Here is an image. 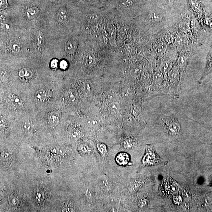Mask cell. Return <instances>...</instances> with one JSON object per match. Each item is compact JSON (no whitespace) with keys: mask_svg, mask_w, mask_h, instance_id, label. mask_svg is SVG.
I'll list each match as a JSON object with an SVG mask.
<instances>
[{"mask_svg":"<svg viewBox=\"0 0 212 212\" xmlns=\"http://www.w3.org/2000/svg\"><path fill=\"white\" fill-rule=\"evenodd\" d=\"M168 162L164 161L158 155L154 147L151 144L146 145L145 152L141 161L142 167L156 166L159 165H167Z\"/></svg>","mask_w":212,"mask_h":212,"instance_id":"cell-1","label":"cell"},{"mask_svg":"<svg viewBox=\"0 0 212 212\" xmlns=\"http://www.w3.org/2000/svg\"><path fill=\"white\" fill-rule=\"evenodd\" d=\"M167 79L169 85V93L172 96L178 97L181 88V76L177 65H174L168 73Z\"/></svg>","mask_w":212,"mask_h":212,"instance_id":"cell-2","label":"cell"},{"mask_svg":"<svg viewBox=\"0 0 212 212\" xmlns=\"http://www.w3.org/2000/svg\"><path fill=\"white\" fill-rule=\"evenodd\" d=\"M162 121L169 134L173 137L179 135L181 132V125L177 118L165 116L162 118Z\"/></svg>","mask_w":212,"mask_h":212,"instance_id":"cell-3","label":"cell"},{"mask_svg":"<svg viewBox=\"0 0 212 212\" xmlns=\"http://www.w3.org/2000/svg\"><path fill=\"white\" fill-rule=\"evenodd\" d=\"M146 182L144 178L136 179L131 181L128 187V189L131 193H134L137 191L140 188L145 184Z\"/></svg>","mask_w":212,"mask_h":212,"instance_id":"cell-4","label":"cell"},{"mask_svg":"<svg viewBox=\"0 0 212 212\" xmlns=\"http://www.w3.org/2000/svg\"><path fill=\"white\" fill-rule=\"evenodd\" d=\"M115 160L117 164L120 166H126L130 162V156L127 152H120L116 156Z\"/></svg>","mask_w":212,"mask_h":212,"instance_id":"cell-5","label":"cell"},{"mask_svg":"<svg viewBox=\"0 0 212 212\" xmlns=\"http://www.w3.org/2000/svg\"><path fill=\"white\" fill-rule=\"evenodd\" d=\"M99 185L101 189L106 193H109L112 190V182L109 178H104L100 179L99 182Z\"/></svg>","mask_w":212,"mask_h":212,"instance_id":"cell-6","label":"cell"},{"mask_svg":"<svg viewBox=\"0 0 212 212\" xmlns=\"http://www.w3.org/2000/svg\"><path fill=\"white\" fill-rule=\"evenodd\" d=\"M173 62L171 61L166 59L163 61L160 67V71L164 75H167L168 73L173 67Z\"/></svg>","mask_w":212,"mask_h":212,"instance_id":"cell-7","label":"cell"},{"mask_svg":"<svg viewBox=\"0 0 212 212\" xmlns=\"http://www.w3.org/2000/svg\"><path fill=\"white\" fill-rule=\"evenodd\" d=\"M138 143L136 140L132 138H129L123 140V146L127 150L132 149L137 145Z\"/></svg>","mask_w":212,"mask_h":212,"instance_id":"cell-8","label":"cell"},{"mask_svg":"<svg viewBox=\"0 0 212 212\" xmlns=\"http://www.w3.org/2000/svg\"><path fill=\"white\" fill-rule=\"evenodd\" d=\"M68 14L65 8L60 9L57 14V18L59 21L62 24H65L68 20Z\"/></svg>","mask_w":212,"mask_h":212,"instance_id":"cell-9","label":"cell"},{"mask_svg":"<svg viewBox=\"0 0 212 212\" xmlns=\"http://www.w3.org/2000/svg\"><path fill=\"white\" fill-rule=\"evenodd\" d=\"M212 71V53L210 54L209 56L208 61H207V66H206V68H205V72H204V74H203L202 77L200 79V83L204 79L206 75L208 74L209 73Z\"/></svg>","mask_w":212,"mask_h":212,"instance_id":"cell-10","label":"cell"},{"mask_svg":"<svg viewBox=\"0 0 212 212\" xmlns=\"http://www.w3.org/2000/svg\"><path fill=\"white\" fill-rule=\"evenodd\" d=\"M77 48V44L74 41H68L66 44L65 50L67 53L72 54Z\"/></svg>","mask_w":212,"mask_h":212,"instance_id":"cell-11","label":"cell"},{"mask_svg":"<svg viewBox=\"0 0 212 212\" xmlns=\"http://www.w3.org/2000/svg\"><path fill=\"white\" fill-rule=\"evenodd\" d=\"M39 10L36 7L30 8L26 11V15L30 19L34 18L38 15Z\"/></svg>","mask_w":212,"mask_h":212,"instance_id":"cell-12","label":"cell"},{"mask_svg":"<svg viewBox=\"0 0 212 212\" xmlns=\"http://www.w3.org/2000/svg\"><path fill=\"white\" fill-rule=\"evenodd\" d=\"M98 152L103 157H105L108 154L107 147L103 143H99L97 145Z\"/></svg>","mask_w":212,"mask_h":212,"instance_id":"cell-13","label":"cell"},{"mask_svg":"<svg viewBox=\"0 0 212 212\" xmlns=\"http://www.w3.org/2000/svg\"><path fill=\"white\" fill-rule=\"evenodd\" d=\"M67 95L68 100L71 102L74 103L78 100V92L74 89H71L68 90Z\"/></svg>","mask_w":212,"mask_h":212,"instance_id":"cell-14","label":"cell"},{"mask_svg":"<svg viewBox=\"0 0 212 212\" xmlns=\"http://www.w3.org/2000/svg\"><path fill=\"white\" fill-rule=\"evenodd\" d=\"M100 123V121L97 117H92L90 118L87 120V125L91 128H97L99 127Z\"/></svg>","mask_w":212,"mask_h":212,"instance_id":"cell-15","label":"cell"},{"mask_svg":"<svg viewBox=\"0 0 212 212\" xmlns=\"http://www.w3.org/2000/svg\"><path fill=\"white\" fill-rule=\"evenodd\" d=\"M8 98L14 105L21 107L23 105L21 99L14 94H9L8 95Z\"/></svg>","mask_w":212,"mask_h":212,"instance_id":"cell-16","label":"cell"},{"mask_svg":"<svg viewBox=\"0 0 212 212\" xmlns=\"http://www.w3.org/2000/svg\"><path fill=\"white\" fill-rule=\"evenodd\" d=\"M49 121L52 125L56 126L59 121V115L56 112L52 113L49 116Z\"/></svg>","mask_w":212,"mask_h":212,"instance_id":"cell-17","label":"cell"},{"mask_svg":"<svg viewBox=\"0 0 212 212\" xmlns=\"http://www.w3.org/2000/svg\"><path fill=\"white\" fill-rule=\"evenodd\" d=\"M149 18L151 21L160 22L163 19V17L160 14L156 12H152L149 14Z\"/></svg>","mask_w":212,"mask_h":212,"instance_id":"cell-18","label":"cell"},{"mask_svg":"<svg viewBox=\"0 0 212 212\" xmlns=\"http://www.w3.org/2000/svg\"><path fill=\"white\" fill-rule=\"evenodd\" d=\"M95 61V57L94 55L91 53L87 54L85 57V63L87 66L91 67L94 64Z\"/></svg>","mask_w":212,"mask_h":212,"instance_id":"cell-19","label":"cell"},{"mask_svg":"<svg viewBox=\"0 0 212 212\" xmlns=\"http://www.w3.org/2000/svg\"><path fill=\"white\" fill-rule=\"evenodd\" d=\"M156 52L160 56H163L167 49V45L164 43H162L158 45L156 48Z\"/></svg>","mask_w":212,"mask_h":212,"instance_id":"cell-20","label":"cell"},{"mask_svg":"<svg viewBox=\"0 0 212 212\" xmlns=\"http://www.w3.org/2000/svg\"><path fill=\"white\" fill-rule=\"evenodd\" d=\"M19 75L22 78H30L33 75V73L28 68H23L19 73Z\"/></svg>","mask_w":212,"mask_h":212,"instance_id":"cell-21","label":"cell"},{"mask_svg":"<svg viewBox=\"0 0 212 212\" xmlns=\"http://www.w3.org/2000/svg\"><path fill=\"white\" fill-rule=\"evenodd\" d=\"M46 92L45 90L43 89H41L37 92L35 94V98L37 101H43L46 98Z\"/></svg>","mask_w":212,"mask_h":212,"instance_id":"cell-22","label":"cell"},{"mask_svg":"<svg viewBox=\"0 0 212 212\" xmlns=\"http://www.w3.org/2000/svg\"><path fill=\"white\" fill-rule=\"evenodd\" d=\"M142 72V68L140 66H136L134 67L131 70V76L134 78L138 77Z\"/></svg>","mask_w":212,"mask_h":212,"instance_id":"cell-23","label":"cell"},{"mask_svg":"<svg viewBox=\"0 0 212 212\" xmlns=\"http://www.w3.org/2000/svg\"><path fill=\"white\" fill-rule=\"evenodd\" d=\"M180 28L183 32L187 33L190 31V28L188 24L186 22H182L180 25Z\"/></svg>","mask_w":212,"mask_h":212,"instance_id":"cell-24","label":"cell"},{"mask_svg":"<svg viewBox=\"0 0 212 212\" xmlns=\"http://www.w3.org/2000/svg\"><path fill=\"white\" fill-rule=\"evenodd\" d=\"M79 149L84 154H89L91 152V149L87 145L81 144L79 147Z\"/></svg>","mask_w":212,"mask_h":212,"instance_id":"cell-25","label":"cell"},{"mask_svg":"<svg viewBox=\"0 0 212 212\" xmlns=\"http://www.w3.org/2000/svg\"><path fill=\"white\" fill-rule=\"evenodd\" d=\"M174 41L177 46H182L185 43V38L181 35H178L174 38Z\"/></svg>","mask_w":212,"mask_h":212,"instance_id":"cell-26","label":"cell"},{"mask_svg":"<svg viewBox=\"0 0 212 212\" xmlns=\"http://www.w3.org/2000/svg\"><path fill=\"white\" fill-rule=\"evenodd\" d=\"M10 48L13 52L17 53L19 52L21 50V46L17 42H13L11 44Z\"/></svg>","mask_w":212,"mask_h":212,"instance_id":"cell-27","label":"cell"},{"mask_svg":"<svg viewBox=\"0 0 212 212\" xmlns=\"http://www.w3.org/2000/svg\"><path fill=\"white\" fill-rule=\"evenodd\" d=\"M84 87L85 90L87 92V93L91 94L93 91V85L90 82L86 81L84 83Z\"/></svg>","mask_w":212,"mask_h":212,"instance_id":"cell-28","label":"cell"},{"mask_svg":"<svg viewBox=\"0 0 212 212\" xmlns=\"http://www.w3.org/2000/svg\"><path fill=\"white\" fill-rule=\"evenodd\" d=\"M99 17L98 14H92L88 15L87 17V19L90 23H96L99 19Z\"/></svg>","mask_w":212,"mask_h":212,"instance_id":"cell-29","label":"cell"},{"mask_svg":"<svg viewBox=\"0 0 212 212\" xmlns=\"http://www.w3.org/2000/svg\"><path fill=\"white\" fill-rule=\"evenodd\" d=\"M37 44L39 46L42 45L44 40V36L42 32H39L37 37Z\"/></svg>","mask_w":212,"mask_h":212,"instance_id":"cell-30","label":"cell"},{"mask_svg":"<svg viewBox=\"0 0 212 212\" xmlns=\"http://www.w3.org/2000/svg\"><path fill=\"white\" fill-rule=\"evenodd\" d=\"M8 4L7 0H0V8L1 10L8 8Z\"/></svg>","mask_w":212,"mask_h":212,"instance_id":"cell-31","label":"cell"},{"mask_svg":"<svg viewBox=\"0 0 212 212\" xmlns=\"http://www.w3.org/2000/svg\"><path fill=\"white\" fill-rule=\"evenodd\" d=\"M120 105L117 102H113L110 105V107L111 110L114 111H117L120 109Z\"/></svg>","mask_w":212,"mask_h":212,"instance_id":"cell-32","label":"cell"},{"mask_svg":"<svg viewBox=\"0 0 212 212\" xmlns=\"http://www.w3.org/2000/svg\"><path fill=\"white\" fill-rule=\"evenodd\" d=\"M23 128L25 131H27V132H29V131H31L32 129L31 124L28 122H25L23 125Z\"/></svg>","mask_w":212,"mask_h":212,"instance_id":"cell-33","label":"cell"},{"mask_svg":"<svg viewBox=\"0 0 212 212\" xmlns=\"http://www.w3.org/2000/svg\"><path fill=\"white\" fill-rule=\"evenodd\" d=\"M59 67L62 70H65L68 68V64L66 61L62 60L59 63Z\"/></svg>","mask_w":212,"mask_h":212,"instance_id":"cell-34","label":"cell"},{"mask_svg":"<svg viewBox=\"0 0 212 212\" xmlns=\"http://www.w3.org/2000/svg\"><path fill=\"white\" fill-rule=\"evenodd\" d=\"M59 65V64L58 61L57 59H53L51 62L50 67L52 69H56L58 67Z\"/></svg>","mask_w":212,"mask_h":212,"instance_id":"cell-35","label":"cell"},{"mask_svg":"<svg viewBox=\"0 0 212 212\" xmlns=\"http://www.w3.org/2000/svg\"><path fill=\"white\" fill-rule=\"evenodd\" d=\"M165 40H166L167 42L169 44H171L174 42V38L173 35H171V34H168L166 35Z\"/></svg>","mask_w":212,"mask_h":212,"instance_id":"cell-36","label":"cell"},{"mask_svg":"<svg viewBox=\"0 0 212 212\" xmlns=\"http://www.w3.org/2000/svg\"><path fill=\"white\" fill-rule=\"evenodd\" d=\"M71 136L73 138L77 139L80 136V133L78 131H73L71 133Z\"/></svg>","mask_w":212,"mask_h":212,"instance_id":"cell-37","label":"cell"},{"mask_svg":"<svg viewBox=\"0 0 212 212\" xmlns=\"http://www.w3.org/2000/svg\"><path fill=\"white\" fill-rule=\"evenodd\" d=\"M148 202V200L145 198L141 199V200L139 202V205L140 207H143L146 205Z\"/></svg>","mask_w":212,"mask_h":212,"instance_id":"cell-38","label":"cell"},{"mask_svg":"<svg viewBox=\"0 0 212 212\" xmlns=\"http://www.w3.org/2000/svg\"><path fill=\"white\" fill-rule=\"evenodd\" d=\"M134 1V0H125L123 3V5L125 6H129L131 5Z\"/></svg>","mask_w":212,"mask_h":212,"instance_id":"cell-39","label":"cell"},{"mask_svg":"<svg viewBox=\"0 0 212 212\" xmlns=\"http://www.w3.org/2000/svg\"><path fill=\"white\" fill-rule=\"evenodd\" d=\"M209 185L210 186H212V181L211 182V184H210Z\"/></svg>","mask_w":212,"mask_h":212,"instance_id":"cell-40","label":"cell"}]
</instances>
